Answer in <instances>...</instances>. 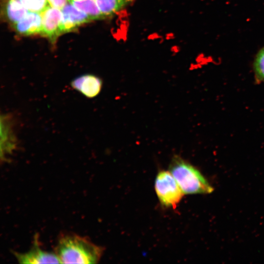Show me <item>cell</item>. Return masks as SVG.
<instances>
[{"instance_id":"obj_1","label":"cell","mask_w":264,"mask_h":264,"mask_svg":"<svg viewBox=\"0 0 264 264\" xmlns=\"http://www.w3.org/2000/svg\"><path fill=\"white\" fill-rule=\"evenodd\" d=\"M55 253L64 264H96L103 248L87 237L73 233L62 234L59 238Z\"/></svg>"},{"instance_id":"obj_2","label":"cell","mask_w":264,"mask_h":264,"mask_svg":"<svg viewBox=\"0 0 264 264\" xmlns=\"http://www.w3.org/2000/svg\"><path fill=\"white\" fill-rule=\"evenodd\" d=\"M169 171L184 194H210L214 191L200 171L178 155L172 158Z\"/></svg>"},{"instance_id":"obj_3","label":"cell","mask_w":264,"mask_h":264,"mask_svg":"<svg viewBox=\"0 0 264 264\" xmlns=\"http://www.w3.org/2000/svg\"><path fill=\"white\" fill-rule=\"evenodd\" d=\"M154 188L162 205L176 208L184 193L170 172L160 171L155 178Z\"/></svg>"},{"instance_id":"obj_4","label":"cell","mask_w":264,"mask_h":264,"mask_svg":"<svg viewBox=\"0 0 264 264\" xmlns=\"http://www.w3.org/2000/svg\"><path fill=\"white\" fill-rule=\"evenodd\" d=\"M13 254L20 264L61 263L55 252H48L41 248L37 234L34 237L31 248L27 252L23 253L13 252Z\"/></svg>"},{"instance_id":"obj_5","label":"cell","mask_w":264,"mask_h":264,"mask_svg":"<svg viewBox=\"0 0 264 264\" xmlns=\"http://www.w3.org/2000/svg\"><path fill=\"white\" fill-rule=\"evenodd\" d=\"M42 30L41 34L54 43L62 34L61 24L62 13L60 9L49 5L42 13Z\"/></svg>"},{"instance_id":"obj_6","label":"cell","mask_w":264,"mask_h":264,"mask_svg":"<svg viewBox=\"0 0 264 264\" xmlns=\"http://www.w3.org/2000/svg\"><path fill=\"white\" fill-rule=\"evenodd\" d=\"M61 10L62 13V34L74 31L81 25L92 21L86 13L76 8L70 2Z\"/></svg>"},{"instance_id":"obj_7","label":"cell","mask_w":264,"mask_h":264,"mask_svg":"<svg viewBox=\"0 0 264 264\" xmlns=\"http://www.w3.org/2000/svg\"><path fill=\"white\" fill-rule=\"evenodd\" d=\"M11 115L5 114L1 115V159L5 160L7 155L11 154L16 149L17 140L14 133Z\"/></svg>"},{"instance_id":"obj_8","label":"cell","mask_w":264,"mask_h":264,"mask_svg":"<svg viewBox=\"0 0 264 264\" xmlns=\"http://www.w3.org/2000/svg\"><path fill=\"white\" fill-rule=\"evenodd\" d=\"M71 87L86 97L92 98L97 96L102 87L100 78L93 74H87L78 76L70 83Z\"/></svg>"},{"instance_id":"obj_9","label":"cell","mask_w":264,"mask_h":264,"mask_svg":"<svg viewBox=\"0 0 264 264\" xmlns=\"http://www.w3.org/2000/svg\"><path fill=\"white\" fill-rule=\"evenodd\" d=\"M17 33L22 35L41 34L42 30L41 13L29 11L21 21L13 25Z\"/></svg>"},{"instance_id":"obj_10","label":"cell","mask_w":264,"mask_h":264,"mask_svg":"<svg viewBox=\"0 0 264 264\" xmlns=\"http://www.w3.org/2000/svg\"><path fill=\"white\" fill-rule=\"evenodd\" d=\"M2 10L5 20L12 25L21 21L29 12L20 0H4Z\"/></svg>"},{"instance_id":"obj_11","label":"cell","mask_w":264,"mask_h":264,"mask_svg":"<svg viewBox=\"0 0 264 264\" xmlns=\"http://www.w3.org/2000/svg\"><path fill=\"white\" fill-rule=\"evenodd\" d=\"M135 0H95L103 15L107 18L113 16Z\"/></svg>"},{"instance_id":"obj_12","label":"cell","mask_w":264,"mask_h":264,"mask_svg":"<svg viewBox=\"0 0 264 264\" xmlns=\"http://www.w3.org/2000/svg\"><path fill=\"white\" fill-rule=\"evenodd\" d=\"M70 2L76 8L86 13L92 21L106 18L100 11L95 0H78Z\"/></svg>"},{"instance_id":"obj_13","label":"cell","mask_w":264,"mask_h":264,"mask_svg":"<svg viewBox=\"0 0 264 264\" xmlns=\"http://www.w3.org/2000/svg\"><path fill=\"white\" fill-rule=\"evenodd\" d=\"M253 66L256 80L264 83V46L257 53Z\"/></svg>"},{"instance_id":"obj_14","label":"cell","mask_w":264,"mask_h":264,"mask_svg":"<svg viewBox=\"0 0 264 264\" xmlns=\"http://www.w3.org/2000/svg\"><path fill=\"white\" fill-rule=\"evenodd\" d=\"M29 11L42 13L49 5L47 0H20Z\"/></svg>"},{"instance_id":"obj_15","label":"cell","mask_w":264,"mask_h":264,"mask_svg":"<svg viewBox=\"0 0 264 264\" xmlns=\"http://www.w3.org/2000/svg\"><path fill=\"white\" fill-rule=\"evenodd\" d=\"M49 5L53 7L61 10L69 0H47Z\"/></svg>"}]
</instances>
